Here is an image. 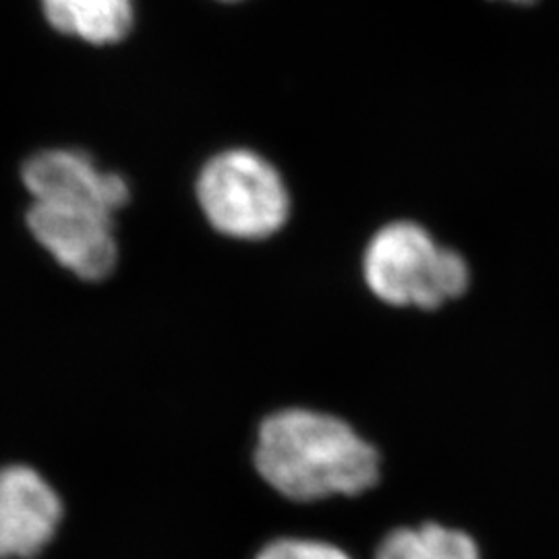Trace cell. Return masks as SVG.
I'll list each match as a JSON object with an SVG mask.
<instances>
[{"label":"cell","mask_w":559,"mask_h":559,"mask_svg":"<svg viewBox=\"0 0 559 559\" xmlns=\"http://www.w3.org/2000/svg\"><path fill=\"white\" fill-rule=\"evenodd\" d=\"M62 506L57 491L27 466L0 471V559H29L55 537Z\"/></svg>","instance_id":"obj_6"},{"label":"cell","mask_w":559,"mask_h":559,"mask_svg":"<svg viewBox=\"0 0 559 559\" xmlns=\"http://www.w3.org/2000/svg\"><path fill=\"white\" fill-rule=\"evenodd\" d=\"M195 193L205 221L228 239H267L290 216V193L278 168L245 147L205 162Z\"/></svg>","instance_id":"obj_3"},{"label":"cell","mask_w":559,"mask_h":559,"mask_svg":"<svg viewBox=\"0 0 559 559\" xmlns=\"http://www.w3.org/2000/svg\"><path fill=\"white\" fill-rule=\"evenodd\" d=\"M255 466L263 480L293 501L360 496L380 480V456L344 420L286 408L261 423Z\"/></svg>","instance_id":"obj_1"},{"label":"cell","mask_w":559,"mask_h":559,"mask_svg":"<svg viewBox=\"0 0 559 559\" xmlns=\"http://www.w3.org/2000/svg\"><path fill=\"white\" fill-rule=\"evenodd\" d=\"M21 180L32 201L44 203L83 205L117 214L131 200L124 177L102 170L92 156L75 147L36 152L23 164Z\"/></svg>","instance_id":"obj_5"},{"label":"cell","mask_w":559,"mask_h":559,"mask_svg":"<svg viewBox=\"0 0 559 559\" xmlns=\"http://www.w3.org/2000/svg\"><path fill=\"white\" fill-rule=\"evenodd\" d=\"M258 559H350V556L323 540L280 539L263 547Z\"/></svg>","instance_id":"obj_9"},{"label":"cell","mask_w":559,"mask_h":559,"mask_svg":"<svg viewBox=\"0 0 559 559\" xmlns=\"http://www.w3.org/2000/svg\"><path fill=\"white\" fill-rule=\"evenodd\" d=\"M376 559H480L471 535L441 524L396 528L378 547Z\"/></svg>","instance_id":"obj_8"},{"label":"cell","mask_w":559,"mask_h":559,"mask_svg":"<svg viewBox=\"0 0 559 559\" xmlns=\"http://www.w3.org/2000/svg\"><path fill=\"white\" fill-rule=\"evenodd\" d=\"M367 288L392 307L440 309L468 290L471 267L417 222L385 224L362 253Z\"/></svg>","instance_id":"obj_2"},{"label":"cell","mask_w":559,"mask_h":559,"mask_svg":"<svg viewBox=\"0 0 559 559\" xmlns=\"http://www.w3.org/2000/svg\"><path fill=\"white\" fill-rule=\"evenodd\" d=\"M27 228L62 270L83 282L108 278L119 263L115 214L83 205L32 201Z\"/></svg>","instance_id":"obj_4"},{"label":"cell","mask_w":559,"mask_h":559,"mask_svg":"<svg viewBox=\"0 0 559 559\" xmlns=\"http://www.w3.org/2000/svg\"><path fill=\"white\" fill-rule=\"evenodd\" d=\"M46 23L92 46L122 41L135 23L133 0H38Z\"/></svg>","instance_id":"obj_7"},{"label":"cell","mask_w":559,"mask_h":559,"mask_svg":"<svg viewBox=\"0 0 559 559\" xmlns=\"http://www.w3.org/2000/svg\"><path fill=\"white\" fill-rule=\"evenodd\" d=\"M224 2H237V0H224Z\"/></svg>","instance_id":"obj_11"},{"label":"cell","mask_w":559,"mask_h":559,"mask_svg":"<svg viewBox=\"0 0 559 559\" xmlns=\"http://www.w3.org/2000/svg\"><path fill=\"white\" fill-rule=\"evenodd\" d=\"M506 2H512V4H531L535 0H506Z\"/></svg>","instance_id":"obj_10"}]
</instances>
